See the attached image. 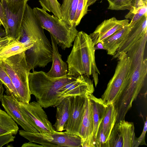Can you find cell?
Masks as SVG:
<instances>
[{"label": "cell", "instance_id": "obj_1", "mask_svg": "<svg viewBox=\"0 0 147 147\" xmlns=\"http://www.w3.org/2000/svg\"><path fill=\"white\" fill-rule=\"evenodd\" d=\"M32 8L27 3L21 26L19 41L28 48L25 53L29 69L44 68L52 61V46Z\"/></svg>", "mask_w": 147, "mask_h": 147}, {"label": "cell", "instance_id": "obj_2", "mask_svg": "<svg viewBox=\"0 0 147 147\" xmlns=\"http://www.w3.org/2000/svg\"><path fill=\"white\" fill-rule=\"evenodd\" d=\"M74 41L66 61L67 74L76 78L80 75L91 76L96 87L100 72L95 62V45L89 35L82 31L78 32Z\"/></svg>", "mask_w": 147, "mask_h": 147}, {"label": "cell", "instance_id": "obj_3", "mask_svg": "<svg viewBox=\"0 0 147 147\" xmlns=\"http://www.w3.org/2000/svg\"><path fill=\"white\" fill-rule=\"evenodd\" d=\"M76 78L67 74L59 78L52 77L42 71H34L29 73V87L31 94L43 108L55 107L58 103L59 89Z\"/></svg>", "mask_w": 147, "mask_h": 147}, {"label": "cell", "instance_id": "obj_4", "mask_svg": "<svg viewBox=\"0 0 147 147\" xmlns=\"http://www.w3.org/2000/svg\"><path fill=\"white\" fill-rule=\"evenodd\" d=\"M25 51L6 59L0 60L1 64L15 87L19 96L18 101L29 103L31 93L28 77L30 72L26 58Z\"/></svg>", "mask_w": 147, "mask_h": 147}, {"label": "cell", "instance_id": "obj_5", "mask_svg": "<svg viewBox=\"0 0 147 147\" xmlns=\"http://www.w3.org/2000/svg\"><path fill=\"white\" fill-rule=\"evenodd\" d=\"M33 9L41 26L50 32L62 49L72 46L78 32L75 25H70L62 19L50 15L42 8L36 7Z\"/></svg>", "mask_w": 147, "mask_h": 147}, {"label": "cell", "instance_id": "obj_6", "mask_svg": "<svg viewBox=\"0 0 147 147\" xmlns=\"http://www.w3.org/2000/svg\"><path fill=\"white\" fill-rule=\"evenodd\" d=\"M19 134L30 142L38 143L44 147H82V141L79 136L67 134L65 131L40 133L21 130Z\"/></svg>", "mask_w": 147, "mask_h": 147}, {"label": "cell", "instance_id": "obj_7", "mask_svg": "<svg viewBox=\"0 0 147 147\" xmlns=\"http://www.w3.org/2000/svg\"><path fill=\"white\" fill-rule=\"evenodd\" d=\"M118 60L115 73L109 82L101 98L107 104H115L123 89L129 66L126 53H122Z\"/></svg>", "mask_w": 147, "mask_h": 147}, {"label": "cell", "instance_id": "obj_8", "mask_svg": "<svg viewBox=\"0 0 147 147\" xmlns=\"http://www.w3.org/2000/svg\"><path fill=\"white\" fill-rule=\"evenodd\" d=\"M18 104L24 119L39 133H50L56 131L43 107L37 102L33 101L27 104L19 102Z\"/></svg>", "mask_w": 147, "mask_h": 147}, {"label": "cell", "instance_id": "obj_9", "mask_svg": "<svg viewBox=\"0 0 147 147\" xmlns=\"http://www.w3.org/2000/svg\"><path fill=\"white\" fill-rule=\"evenodd\" d=\"M6 19V36L19 40L21 26L27 1H24L11 5L1 0Z\"/></svg>", "mask_w": 147, "mask_h": 147}, {"label": "cell", "instance_id": "obj_10", "mask_svg": "<svg viewBox=\"0 0 147 147\" xmlns=\"http://www.w3.org/2000/svg\"><path fill=\"white\" fill-rule=\"evenodd\" d=\"M86 95L70 96L69 114L64 128L67 134L78 135L85 111Z\"/></svg>", "mask_w": 147, "mask_h": 147}, {"label": "cell", "instance_id": "obj_11", "mask_svg": "<svg viewBox=\"0 0 147 147\" xmlns=\"http://www.w3.org/2000/svg\"><path fill=\"white\" fill-rule=\"evenodd\" d=\"M94 89L93 82L90 77L79 76L75 80L67 83L59 89L57 105L65 97L92 94Z\"/></svg>", "mask_w": 147, "mask_h": 147}, {"label": "cell", "instance_id": "obj_12", "mask_svg": "<svg viewBox=\"0 0 147 147\" xmlns=\"http://www.w3.org/2000/svg\"><path fill=\"white\" fill-rule=\"evenodd\" d=\"M88 94L86 95L85 111L78 135L82 139V147H95L93 140L94 129L93 109Z\"/></svg>", "mask_w": 147, "mask_h": 147}, {"label": "cell", "instance_id": "obj_13", "mask_svg": "<svg viewBox=\"0 0 147 147\" xmlns=\"http://www.w3.org/2000/svg\"><path fill=\"white\" fill-rule=\"evenodd\" d=\"M129 21L127 19L117 20L115 17L105 20L98 26L94 31L89 35L95 45L128 26Z\"/></svg>", "mask_w": 147, "mask_h": 147}, {"label": "cell", "instance_id": "obj_14", "mask_svg": "<svg viewBox=\"0 0 147 147\" xmlns=\"http://www.w3.org/2000/svg\"><path fill=\"white\" fill-rule=\"evenodd\" d=\"M1 101L2 107L9 115L25 131L39 133L24 119L20 110L19 101L13 94H4Z\"/></svg>", "mask_w": 147, "mask_h": 147}, {"label": "cell", "instance_id": "obj_15", "mask_svg": "<svg viewBox=\"0 0 147 147\" xmlns=\"http://www.w3.org/2000/svg\"><path fill=\"white\" fill-rule=\"evenodd\" d=\"M147 14L136 22L131 28L113 59H116L122 53L127 52L145 34L147 33Z\"/></svg>", "mask_w": 147, "mask_h": 147}, {"label": "cell", "instance_id": "obj_16", "mask_svg": "<svg viewBox=\"0 0 147 147\" xmlns=\"http://www.w3.org/2000/svg\"><path fill=\"white\" fill-rule=\"evenodd\" d=\"M53 53L52 65L50 70L46 74L54 78H59L64 76L68 72L67 64L62 59L61 56L59 52L57 44L53 36L50 34Z\"/></svg>", "mask_w": 147, "mask_h": 147}, {"label": "cell", "instance_id": "obj_17", "mask_svg": "<svg viewBox=\"0 0 147 147\" xmlns=\"http://www.w3.org/2000/svg\"><path fill=\"white\" fill-rule=\"evenodd\" d=\"M88 95L91 102L93 113L94 129L93 140L95 147V140L99 127L105 113L107 104L101 98H98L92 94Z\"/></svg>", "mask_w": 147, "mask_h": 147}, {"label": "cell", "instance_id": "obj_18", "mask_svg": "<svg viewBox=\"0 0 147 147\" xmlns=\"http://www.w3.org/2000/svg\"><path fill=\"white\" fill-rule=\"evenodd\" d=\"M128 25L116 32L101 42L108 55L113 56L115 54L131 29Z\"/></svg>", "mask_w": 147, "mask_h": 147}, {"label": "cell", "instance_id": "obj_19", "mask_svg": "<svg viewBox=\"0 0 147 147\" xmlns=\"http://www.w3.org/2000/svg\"><path fill=\"white\" fill-rule=\"evenodd\" d=\"M56 107V121L53 126L56 131L61 132L64 130L65 125L69 117L70 96L64 98Z\"/></svg>", "mask_w": 147, "mask_h": 147}, {"label": "cell", "instance_id": "obj_20", "mask_svg": "<svg viewBox=\"0 0 147 147\" xmlns=\"http://www.w3.org/2000/svg\"><path fill=\"white\" fill-rule=\"evenodd\" d=\"M117 117V113L114 104H107L105 113L101 123L107 142L116 123Z\"/></svg>", "mask_w": 147, "mask_h": 147}, {"label": "cell", "instance_id": "obj_21", "mask_svg": "<svg viewBox=\"0 0 147 147\" xmlns=\"http://www.w3.org/2000/svg\"><path fill=\"white\" fill-rule=\"evenodd\" d=\"M123 141V147H134L136 140L134 123L121 120L118 123Z\"/></svg>", "mask_w": 147, "mask_h": 147}, {"label": "cell", "instance_id": "obj_22", "mask_svg": "<svg viewBox=\"0 0 147 147\" xmlns=\"http://www.w3.org/2000/svg\"><path fill=\"white\" fill-rule=\"evenodd\" d=\"M18 130L17 123L5 111L0 108V136L9 134L16 135Z\"/></svg>", "mask_w": 147, "mask_h": 147}, {"label": "cell", "instance_id": "obj_23", "mask_svg": "<svg viewBox=\"0 0 147 147\" xmlns=\"http://www.w3.org/2000/svg\"><path fill=\"white\" fill-rule=\"evenodd\" d=\"M78 1L63 0L61 5V19L70 25H75L74 23V20Z\"/></svg>", "mask_w": 147, "mask_h": 147}, {"label": "cell", "instance_id": "obj_24", "mask_svg": "<svg viewBox=\"0 0 147 147\" xmlns=\"http://www.w3.org/2000/svg\"><path fill=\"white\" fill-rule=\"evenodd\" d=\"M19 40H15L5 46L0 51V60L6 59L28 49Z\"/></svg>", "mask_w": 147, "mask_h": 147}, {"label": "cell", "instance_id": "obj_25", "mask_svg": "<svg viewBox=\"0 0 147 147\" xmlns=\"http://www.w3.org/2000/svg\"><path fill=\"white\" fill-rule=\"evenodd\" d=\"M0 80L6 89V93L8 95L13 94L18 101L19 96L8 74L2 67L0 61Z\"/></svg>", "mask_w": 147, "mask_h": 147}, {"label": "cell", "instance_id": "obj_26", "mask_svg": "<svg viewBox=\"0 0 147 147\" xmlns=\"http://www.w3.org/2000/svg\"><path fill=\"white\" fill-rule=\"evenodd\" d=\"M39 2L44 10L52 12L54 16L61 19V5L57 0H39Z\"/></svg>", "mask_w": 147, "mask_h": 147}, {"label": "cell", "instance_id": "obj_27", "mask_svg": "<svg viewBox=\"0 0 147 147\" xmlns=\"http://www.w3.org/2000/svg\"><path fill=\"white\" fill-rule=\"evenodd\" d=\"M109 3L108 9L111 10H128L132 9L135 0H107Z\"/></svg>", "mask_w": 147, "mask_h": 147}, {"label": "cell", "instance_id": "obj_28", "mask_svg": "<svg viewBox=\"0 0 147 147\" xmlns=\"http://www.w3.org/2000/svg\"><path fill=\"white\" fill-rule=\"evenodd\" d=\"M107 147H123V141L118 123H116L107 142Z\"/></svg>", "mask_w": 147, "mask_h": 147}, {"label": "cell", "instance_id": "obj_29", "mask_svg": "<svg viewBox=\"0 0 147 147\" xmlns=\"http://www.w3.org/2000/svg\"><path fill=\"white\" fill-rule=\"evenodd\" d=\"M88 0H78L74 23L76 26L78 25L82 18L88 11L87 3Z\"/></svg>", "mask_w": 147, "mask_h": 147}, {"label": "cell", "instance_id": "obj_30", "mask_svg": "<svg viewBox=\"0 0 147 147\" xmlns=\"http://www.w3.org/2000/svg\"><path fill=\"white\" fill-rule=\"evenodd\" d=\"M147 14V4L138 8L133 14L131 21L128 25L131 28L134 24L145 15Z\"/></svg>", "mask_w": 147, "mask_h": 147}, {"label": "cell", "instance_id": "obj_31", "mask_svg": "<svg viewBox=\"0 0 147 147\" xmlns=\"http://www.w3.org/2000/svg\"><path fill=\"white\" fill-rule=\"evenodd\" d=\"M107 142L101 124L95 140V147H107Z\"/></svg>", "mask_w": 147, "mask_h": 147}, {"label": "cell", "instance_id": "obj_32", "mask_svg": "<svg viewBox=\"0 0 147 147\" xmlns=\"http://www.w3.org/2000/svg\"><path fill=\"white\" fill-rule=\"evenodd\" d=\"M147 130V118L144 122V127L142 132L140 136L138 138L136 139L134 147H138L140 145H146L145 142V137Z\"/></svg>", "mask_w": 147, "mask_h": 147}, {"label": "cell", "instance_id": "obj_33", "mask_svg": "<svg viewBox=\"0 0 147 147\" xmlns=\"http://www.w3.org/2000/svg\"><path fill=\"white\" fill-rule=\"evenodd\" d=\"M12 134H9L0 136V147L13 141L15 137Z\"/></svg>", "mask_w": 147, "mask_h": 147}, {"label": "cell", "instance_id": "obj_34", "mask_svg": "<svg viewBox=\"0 0 147 147\" xmlns=\"http://www.w3.org/2000/svg\"><path fill=\"white\" fill-rule=\"evenodd\" d=\"M0 20L2 23V25L5 29L6 26V19L4 9L1 0H0Z\"/></svg>", "mask_w": 147, "mask_h": 147}, {"label": "cell", "instance_id": "obj_35", "mask_svg": "<svg viewBox=\"0 0 147 147\" xmlns=\"http://www.w3.org/2000/svg\"><path fill=\"white\" fill-rule=\"evenodd\" d=\"M14 40L7 36H5L0 38V51L5 46L7 45Z\"/></svg>", "mask_w": 147, "mask_h": 147}, {"label": "cell", "instance_id": "obj_36", "mask_svg": "<svg viewBox=\"0 0 147 147\" xmlns=\"http://www.w3.org/2000/svg\"><path fill=\"white\" fill-rule=\"evenodd\" d=\"M38 147L44 146L42 145L37 144L35 143H33L32 142H30L28 143H25L23 144L22 146V147Z\"/></svg>", "mask_w": 147, "mask_h": 147}, {"label": "cell", "instance_id": "obj_37", "mask_svg": "<svg viewBox=\"0 0 147 147\" xmlns=\"http://www.w3.org/2000/svg\"><path fill=\"white\" fill-rule=\"evenodd\" d=\"M5 2L8 4L11 5H14L17 3L21 1H26L27 2L29 0H1Z\"/></svg>", "mask_w": 147, "mask_h": 147}, {"label": "cell", "instance_id": "obj_38", "mask_svg": "<svg viewBox=\"0 0 147 147\" xmlns=\"http://www.w3.org/2000/svg\"><path fill=\"white\" fill-rule=\"evenodd\" d=\"M3 84L1 81L0 80V101L3 95V93L5 91L3 87Z\"/></svg>", "mask_w": 147, "mask_h": 147}, {"label": "cell", "instance_id": "obj_39", "mask_svg": "<svg viewBox=\"0 0 147 147\" xmlns=\"http://www.w3.org/2000/svg\"><path fill=\"white\" fill-rule=\"evenodd\" d=\"M95 50L97 49H105L103 46L101 42H99L97 43L94 46Z\"/></svg>", "mask_w": 147, "mask_h": 147}, {"label": "cell", "instance_id": "obj_40", "mask_svg": "<svg viewBox=\"0 0 147 147\" xmlns=\"http://www.w3.org/2000/svg\"><path fill=\"white\" fill-rule=\"evenodd\" d=\"M6 33L5 29L0 26V38L6 36Z\"/></svg>", "mask_w": 147, "mask_h": 147}, {"label": "cell", "instance_id": "obj_41", "mask_svg": "<svg viewBox=\"0 0 147 147\" xmlns=\"http://www.w3.org/2000/svg\"><path fill=\"white\" fill-rule=\"evenodd\" d=\"M98 0H88L87 3L88 7L94 3Z\"/></svg>", "mask_w": 147, "mask_h": 147}, {"label": "cell", "instance_id": "obj_42", "mask_svg": "<svg viewBox=\"0 0 147 147\" xmlns=\"http://www.w3.org/2000/svg\"><path fill=\"white\" fill-rule=\"evenodd\" d=\"M141 1L143 5L147 4V0H141Z\"/></svg>", "mask_w": 147, "mask_h": 147}, {"label": "cell", "instance_id": "obj_43", "mask_svg": "<svg viewBox=\"0 0 147 147\" xmlns=\"http://www.w3.org/2000/svg\"><path fill=\"white\" fill-rule=\"evenodd\" d=\"M1 25H2V24L0 20V26H1Z\"/></svg>", "mask_w": 147, "mask_h": 147}]
</instances>
